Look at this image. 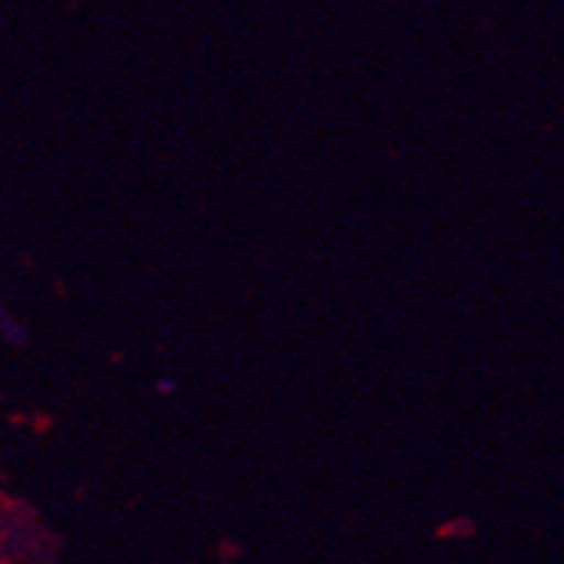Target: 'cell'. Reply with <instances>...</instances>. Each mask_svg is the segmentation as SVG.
Instances as JSON below:
<instances>
[{
	"instance_id": "obj_1",
	"label": "cell",
	"mask_w": 564,
	"mask_h": 564,
	"mask_svg": "<svg viewBox=\"0 0 564 564\" xmlns=\"http://www.w3.org/2000/svg\"><path fill=\"white\" fill-rule=\"evenodd\" d=\"M18 323L12 317H9V312L7 308H3V303H0V335L3 337H9V340H18V337H21V332H18Z\"/></svg>"
}]
</instances>
